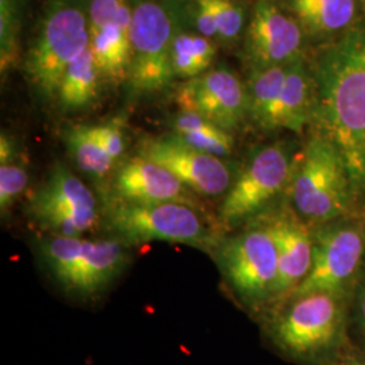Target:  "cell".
I'll use <instances>...</instances> for the list:
<instances>
[{"label":"cell","instance_id":"6da1fadb","mask_svg":"<svg viewBox=\"0 0 365 365\" xmlns=\"http://www.w3.org/2000/svg\"><path fill=\"white\" fill-rule=\"evenodd\" d=\"M315 114L339 149L351 184L365 185V30H354L319 54L313 71Z\"/></svg>","mask_w":365,"mask_h":365},{"label":"cell","instance_id":"7a4b0ae2","mask_svg":"<svg viewBox=\"0 0 365 365\" xmlns=\"http://www.w3.org/2000/svg\"><path fill=\"white\" fill-rule=\"evenodd\" d=\"M131 99L155 96L175 81L172 45L190 22V0H131Z\"/></svg>","mask_w":365,"mask_h":365},{"label":"cell","instance_id":"3957f363","mask_svg":"<svg viewBox=\"0 0 365 365\" xmlns=\"http://www.w3.org/2000/svg\"><path fill=\"white\" fill-rule=\"evenodd\" d=\"M88 45V0H48L24 60L34 91L56 99L68 66Z\"/></svg>","mask_w":365,"mask_h":365},{"label":"cell","instance_id":"277c9868","mask_svg":"<svg viewBox=\"0 0 365 365\" xmlns=\"http://www.w3.org/2000/svg\"><path fill=\"white\" fill-rule=\"evenodd\" d=\"M106 221L120 240L135 245L164 241L214 256L222 241L199 210L180 203H138L111 195L106 203Z\"/></svg>","mask_w":365,"mask_h":365},{"label":"cell","instance_id":"5b68a950","mask_svg":"<svg viewBox=\"0 0 365 365\" xmlns=\"http://www.w3.org/2000/svg\"><path fill=\"white\" fill-rule=\"evenodd\" d=\"M292 175V200L302 215L329 221L348 207L349 173L339 149L327 137H314Z\"/></svg>","mask_w":365,"mask_h":365},{"label":"cell","instance_id":"8992f818","mask_svg":"<svg viewBox=\"0 0 365 365\" xmlns=\"http://www.w3.org/2000/svg\"><path fill=\"white\" fill-rule=\"evenodd\" d=\"M295 303L271 327L274 346L297 360H312L329 352L339 341L342 307L339 294L314 292Z\"/></svg>","mask_w":365,"mask_h":365},{"label":"cell","instance_id":"52a82bcc","mask_svg":"<svg viewBox=\"0 0 365 365\" xmlns=\"http://www.w3.org/2000/svg\"><path fill=\"white\" fill-rule=\"evenodd\" d=\"M29 214L41 229L60 237H81L98 220L91 190L63 164H56L29 200Z\"/></svg>","mask_w":365,"mask_h":365},{"label":"cell","instance_id":"ba28073f","mask_svg":"<svg viewBox=\"0 0 365 365\" xmlns=\"http://www.w3.org/2000/svg\"><path fill=\"white\" fill-rule=\"evenodd\" d=\"M214 257L223 276L245 302L255 303L274 295L279 274L277 250L264 227L222 240Z\"/></svg>","mask_w":365,"mask_h":365},{"label":"cell","instance_id":"9c48e42d","mask_svg":"<svg viewBox=\"0 0 365 365\" xmlns=\"http://www.w3.org/2000/svg\"><path fill=\"white\" fill-rule=\"evenodd\" d=\"M291 175L287 149L280 144L264 146L252 157L225 195L218 220L223 226L248 220L283 191Z\"/></svg>","mask_w":365,"mask_h":365},{"label":"cell","instance_id":"30bf717a","mask_svg":"<svg viewBox=\"0 0 365 365\" xmlns=\"http://www.w3.org/2000/svg\"><path fill=\"white\" fill-rule=\"evenodd\" d=\"M138 156L170 170L197 196L226 195L233 184L230 167L220 158L195 150L173 135H145L137 148Z\"/></svg>","mask_w":365,"mask_h":365},{"label":"cell","instance_id":"8fae6325","mask_svg":"<svg viewBox=\"0 0 365 365\" xmlns=\"http://www.w3.org/2000/svg\"><path fill=\"white\" fill-rule=\"evenodd\" d=\"M176 102L182 111L207 118L226 131L237 129L249 117L248 91L225 66L185 80L178 88Z\"/></svg>","mask_w":365,"mask_h":365},{"label":"cell","instance_id":"7c38bea8","mask_svg":"<svg viewBox=\"0 0 365 365\" xmlns=\"http://www.w3.org/2000/svg\"><path fill=\"white\" fill-rule=\"evenodd\" d=\"M303 29L274 0H257L249 19L245 51L255 71L288 66L300 57Z\"/></svg>","mask_w":365,"mask_h":365},{"label":"cell","instance_id":"4fadbf2b","mask_svg":"<svg viewBox=\"0 0 365 365\" xmlns=\"http://www.w3.org/2000/svg\"><path fill=\"white\" fill-rule=\"evenodd\" d=\"M364 252V237L353 229H339L314 245L313 265L309 274L292 291L294 298L314 292L339 294L352 277Z\"/></svg>","mask_w":365,"mask_h":365},{"label":"cell","instance_id":"5bb4252c","mask_svg":"<svg viewBox=\"0 0 365 365\" xmlns=\"http://www.w3.org/2000/svg\"><path fill=\"white\" fill-rule=\"evenodd\" d=\"M113 196L138 203H180L202 210L199 196L173 173L144 157H131L118 168Z\"/></svg>","mask_w":365,"mask_h":365},{"label":"cell","instance_id":"9a60e30c","mask_svg":"<svg viewBox=\"0 0 365 365\" xmlns=\"http://www.w3.org/2000/svg\"><path fill=\"white\" fill-rule=\"evenodd\" d=\"M277 250L279 274L274 295L291 292L299 286L313 265L314 242L303 222L291 212H279L264 226Z\"/></svg>","mask_w":365,"mask_h":365},{"label":"cell","instance_id":"2e32d148","mask_svg":"<svg viewBox=\"0 0 365 365\" xmlns=\"http://www.w3.org/2000/svg\"><path fill=\"white\" fill-rule=\"evenodd\" d=\"M128 260L129 255L119 241H87L78 265L61 287L78 297L99 294L117 279Z\"/></svg>","mask_w":365,"mask_h":365},{"label":"cell","instance_id":"e0dca14e","mask_svg":"<svg viewBox=\"0 0 365 365\" xmlns=\"http://www.w3.org/2000/svg\"><path fill=\"white\" fill-rule=\"evenodd\" d=\"M133 16V15H131ZM131 18L88 21L90 48L107 83L126 84L131 66Z\"/></svg>","mask_w":365,"mask_h":365},{"label":"cell","instance_id":"ac0fdd59","mask_svg":"<svg viewBox=\"0 0 365 365\" xmlns=\"http://www.w3.org/2000/svg\"><path fill=\"white\" fill-rule=\"evenodd\" d=\"M315 114V87L313 75L299 57L287 66L282 95L274 106L265 130L302 133Z\"/></svg>","mask_w":365,"mask_h":365},{"label":"cell","instance_id":"d6986e66","mask_svg":"<svg viewBox=\"0 0 365 365\" xmlns=\"http://www.w3.org/2000/svg\"><path fill=\"white\" fill-rule=\"evenodd\" d=\"M103 78L96 66L91 48L72 61L63 76L57 92V102L66 113L83 111L99 99Z\"/></svg>","mask_w":365,"mask_h":365},{"label":"cell","instance_id":"ffe728a7","mask_svg":"<svg viewBox=\"0 0 365 365\" xmlns=\"http://www.w3.org/2000/svg\"><path fill=\"white\" fill-rule=\"evenodd\" d=\"M170 129L178 141L202 153L222 158L233 152L232 134L195 113L180 110L170 119Z\"/></svg>","mask_w":365,"mask_h":365},{"label":"cell","instance_id":"44dd1931","mask_svg":"<svg viewBox=\"0 0 365 365\" xmlns=\"http://www.w3.org/2000/svg\"><path fill=\"white\" fill-rule=\"evenodd\" d=\"M291 11L303 31L327 36L352 24L356 14L354 0H288Z\"/></svg>","mask_w":365,"mask_h":365},{"label":"cell","instance_id":"7402d4cb","mask_svg":"<svg viewBox=\"0 0 365 365\" xmlns=\"http://www.w3.org/2000/svg\"><path fill=\"white\" fill-rule=\"evenodd\" d=\"M217 56V45L195 31L191 24L180 27L172 45V66L175 78H197L210 71Z\"/></svg>","mask_w":365,"mask_h":365},{"label":"cell","instance_id":"603a6c76","mask_svg":"<svg viewBox=\"0 0 365 365\" xmlns=\"http://www.w3.org/2000/svg\"><path fill=\"white\" fill-rule=\"evenodd\" d=\"M64 143L69 156L80 170L95 179H105L115 161L99 143L93 125H72L64 130Z\"/></svg>","mask_w":365,"mask_h":365},{"label":"cell","instance_id":"cb8c5ba5","mask_svg":"<svg viewBox=\"0 0 365 365\" xmlns=\"http://www.w3.org/2000/svg\"><path fill=\"white\" fill-rule=\"evenodd\" d=\"M287 66L255 71L249 87V118L265 130L287 76Z\"/></svg>","mask_w":365,"mask_h":365},{"label":"cell","instance_id":"d4e9b609","mask_svg":"<svg viewBox=\"0 0 365 365\" xmlns=\"http://www.w3.org/2000/svg\"><path fill=\"white\" fill-rule=\"evenodd\" d=\"M24 0H0V71L10 72L19 54Z\"/></svg>","mask_w":365,"mask_h":365},{"label":"cell","instance_id":"484cf974","mask_svg":"<svg viewBox=\"0 0 365 365\" xmlns=\"http://www.w3.org/2000/svg\"><path fill=\"white\" fill-rule=\"evenodd\" d=\"M27 182L29 173L21 156L0 163V210L3 215L13 207L16 199L25 192Z\"/></svg>","mask_w":365,"mask_h":365},{"label":"cell","instance_id":"4316f807","mask_svg":"<svg viewBox=\"0 0 365 365\" xmlns=\"http://www.w3.org/2000/svg\"><path fill=\"white\" fill-rule=\"evenodd\" d=\"M217 25V38L230 42L240 37L245 24L244 9L232 0H209Z\"/></svg>","mask_w":365,"mask_h":365},{"label":"cell","instance_id":"83f0119b","mask_svg":"<svg viewBox=\"0 0 365 365\" xmlns=\"http://www.w3.org/2000/svg\"><path fill=\"white\" fill-rule=\"evenodd\" d=\"M95 134L106 152L117 163L125 153V123L122 119H111L106 123L93 125Z\"/></svg>","mask_w":365,"mask_h":365},{"label":"cell","instance_id":"f1b7e54d","mask_svg":"<svg viewBox=\"0 0 365 365\" xmlns=\"http://www.w3.org/2000/svg\"><path fill=\"white\" fill-rule=\"evenodd\" d=\"M360 315H361V321H363V327H364L365 330V292L361 303H360Z\"/></svg>","mask_w":365,"mask_h":365},{"label":"cell","instance_id":"f546056e","mask_svg":"<svg viewBox=\"0 0 365 365\" xmlns=\"http://www.w3.org/2000/svg\"><path fill=\"white\" fill-rule=\"evenodd\" d=\"M344 365H365L364 360H357V359H352L349 361H346Z\"/></svg>","mask_w":365,"mask_h":365},{"label":"cell","instance_id":"4dcf8cb0","mask_svg":"<svg viewBox=\"0 0 365 365\" xmlns=\"http://www.w3.org/2000/svg\"><path fill=\"white\" fill-rule=\"evenodd\" d=\"M232 1H235V0H232Z\"/></svg>","mask_w":365,"mask_h":365},{"label":"cell","instance_id":"1f68e13d","mask_svg":"<svg viewBox=\"0 0 365 365\" xmlns=\"http://www.w3.org/2000/svg\"><path fill=\"white\" fill-rule=\"evenodd\" d=\"M364 1H365V0H364Z\"/></svg>","mask_w":365,"mask_h":365}]
</instances>
